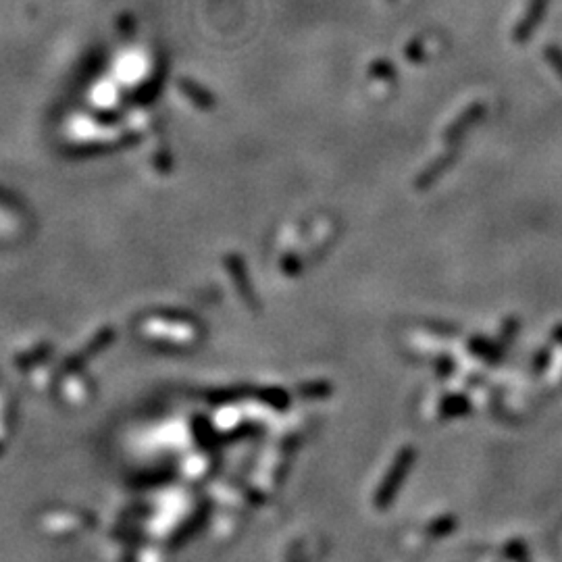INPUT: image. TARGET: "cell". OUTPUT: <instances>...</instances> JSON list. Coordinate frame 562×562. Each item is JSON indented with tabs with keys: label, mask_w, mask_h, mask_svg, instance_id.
<instances>
[{
	"label": "cell",
	"mask_w": 562,
	"mask_h": 562,
	"mask_svg": "<svg viewBox=\"0 0 562 562\" xmlns=\"http://www.w3.org/2000/svg\"><path fill=\"white\" fill-rule=\"evenodd\" d=\"M302 392L306 394V398H323L325 394H329V385H325V383H313V385H304Z\"/></svg>",
	"instance_id": "obj_6"
},
{
	"label": "cell",
	"mask_w": 562,
	"mask_h": 562,
	"mask_svg": "<svg viewBox=\"0 0 562 562\" xmlns=\"http://www.w3.org/2000/svg\"><path fill=\"white\" fill-rule=\"evenodd\" d=\"M506 556H510V558H525L527 556V550H525V546L521 543V541H517V543H510V548L506 550Z\"/></svg>",
	"instance_id": "obj_7"
},
{
	"label": "cell",
	"mask_w": 562,
	"mask_h": 562,
	"mask_svg": "<svg viewBox=\"0 0 562 562\" xmlns=\"http://www.w3.org/2000/svg\"><path fill=\"white\" fill-rule=\"evenodd\" d=\"M448 165H452V159H448V157H446V159H440L436 165H431V167H429V169H427L423 175L418 177L416 186H418V188H427L429 183H434V181H436V177H440V173H442V171H446V169H448Z\"/></svg>",
	"instance_id": "obj_2"
},
{
	"label": "cell",
	"mask_w": 562,
	"mask_h": 562,
	"mask_svg": "<svg viewBox=\"0 0 562 562\" xmlns=\"http://www.w3.org/2000/svg\"><path fill=\"white\" fill-rule=\"evenodd\" d=\"M467 408H469V402H467L462 396H454L450 402L444 404V412H446V414H460V412H464Z\"/></svg>",
	"instance_id": "obj_5"
},
{
	"label": "cell",
	"mask_w": 562,
	"mask_h": 562,
	"mask_svg": "<svg viewBox=\"0 0 562 562\" xmlns=\"http://www.w3.org/2000/svg\"><path fill=\"white\" fill-rule=\"evenodd\" d=\"M412 462H414V448L406 446V448H402V450L396 454L392 469L387 471L383 483L379 485L377 494H375V506H377V508L390 506V502L396 498V491H398L400 485L404 483V479H406V475H408Z\"/></svg>",
	"instance_id": "obj_1"
},
{
	"label": "cell",
	"mask_w": 562,
	"mask_h": 562,
	"mask_svg": "<svg viewBox=\"0 0 562 562\" xmlns=\"http://www.w3.org/2000/svg\"><path fill=\"white\" fill-rule=\"evenodd\" d=\"M454 525H456V519H454V517H442L440 521H436V523L429 527V535H434V537L448 535L450 531H454Z\"/></svg>",
	"instance_id": "obj_3"
},
{
	"label": "cell",
	"mask_w": 562,
	"mask_h": 562,
	"mask_svg": "<svg viewBox=\"0 0 562 562\" xmlns=\"http://www.w3.org/2000/svg\"><path fill=\"white\" fill-rule=\"evenodd\" d=\"M265 400L269 402V404H273L275 408H284V406H288V394L286 392H281V390H267V396H265Z\"/></svg>",
	"instance_id": "obj_4"
}]
</instances>
